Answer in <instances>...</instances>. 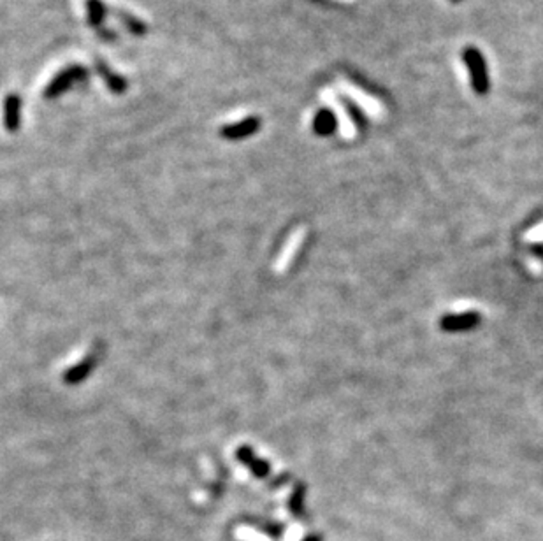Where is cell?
Returning <instances> with one entry per match:
<instances>
[{
  "instance_id": "1",
  "label": "cell",
  "mask_w": 543,
  "mask_h": 541,
  "mask_svg": "<svg viewBox=\"0 0 543 541\" xmlns=\"http://www.w3.org/2000/svg\"><path fill=\"white\" fill-rule=\"evenodd\" d=\"M462 58H464L468 70H470L471 86H473L475 93L486 95V93L489 92V76H487V66L484 55H482L477 48L470 46L464 50Z\"/></svg>"
},
{
  "instance_id": "2",
  "label": "cell",
  "mask_w": 543,
  "mask_h": 541,
  "mask_svg": "<svg viewBox=\"0 0 543 541\" xmlns=\"http://www.w3.org/2000/svg\"><path fill=\"white\" fill-rule=\"evenodd\" d=\"M86 74H88V70L83 66L66 67V69L60 70V72L48 83L46 90H44V97H46V99H57V97H60L62 93H66L73 85L83 81Z\"/></svg>"
},
{
  "instance_id": "3",
  "label": "cell",
  "mask_w": 543,
  "mask_h": 541,
  "mask_svg": "<svg viewBox=\"0 0 543 541\" xmlns=\"http://www.w3.org/2000/svg\"><path fill=\"white\" fill-rule=\"evenodd\" d=\"M339 85H341V92H343L350 101H354L355 104L361 106L368 115H371L373 118H380V116L385 115V109H383L381 102L377 101L373 95H370V93L364 92L362 88H359L357 85H354L352 81H345V79H341Z\"/></svg>"
},
{
  "instance_id": "4",
  "label": "cell",
  "mask_w": 543,
  "mask_h": 541,
  "mask_svg": "<svg viewBox=\"0 0 543 541\" xmlns=\"http://www.w3.org/2000/svg\"><path fill=\"white\" fill-rule=\"evenodd\" d=\"M480 322V313H477V311H464V313L445 315L439 320V327L444 328L445 333H466V331L477 327Z\"/></svg>"
},
{
  "instance_id": "5",
  "label": "cell",
  "mask_w": 543,
  "mask_h": 541,
  "mask_svg": "<svg viewBox=\"0 0 543 541\" xmlns=\"http://www.w3.org/2000/svg\"><path fill=\"white\" fill-rule=\"evenodd\" d=\"M260 125H263V121H260L258 116H247L245 120L236 121V124H229L220 128V135L229 141L245 139V137H250L255 132H258Z\"/></svg>"
},
{
  "instance_id": "6",
  "label": "cell",
  "mask_w": 543,
  "mask_h": 541,
  "mask_svg": "<svg viewBox=\"0 0 543 541\" xmlns=\"http://www.w3.org/2000/svg\"><path fill=\"white\" fill-rule=\"evenodd\" d=\"M95 70L99 72V76L104 79V83L108 85V88L111 90L113 93H116V95H122V93L127 92V79H125L124 76H120V74H116L115 70L109 69L108 63L104 62V60H100V58H97L95 60Z\"/></svg>"
},
{
  "instance_id": "7",
  "label": "cell",
  "mask_w": 543,
  "mask_h": 541,
  "mask_svg": "<svg viewBox=\"0 0 543 541\" xmlns=\"http://www.w3.org/2000/svg\"><path fill=\"white\" fill-rule=\"evenodd\" d=\"M21 118V99L16 93L6 97L4 102V125L9 132H16L19 128Z\"/></svg>"
},
{
  "instance_id": "8",
  "label": "cell",
  "mask_w": 543,
  "mask_h": 541,
  "mask_svg": "<svg viewBox=\"0 0 543 541\" xmlns=\"http://www.w3.org/2000/svg\"><path fill=\"white\" fill-rule=\"evenodd\" d=\"M86 16H88V21L95 30H100L104 27V19L106 14L109 12L108 6L102 2V0H86Z\"/></svg>"
},
{
  "instance_id": "9",
  "label": "cell",
  "mask_w": 543,
  "mask_h": 541,
  "mask_svg": "<svg viewBox=\"0 0 543 541\" xmlns=\"http://www.w3.org/2000/svg\"><path fill=\"white\" fill-rule=\"evenodd\" d=\"M338 128V118L332 115V111L324 109V111L316 112L315 120H313V130L318 135H331Z\"/></svg>"
},
{
  "instance_id": "10",
  "label": "cell",
  "mask_w": 543,
  "mask_h": 541,
  "mask_svg": "<svg viewBox=\"0 0 543 541\" xmlns=\"http://www.w3.org/2000/svg\"><path fill=\"white\" fill-rule=\"evenodd\" d=\"M113 12L118 16L120 21L125 25V28H127L132 35H135V37H143V35H146L148 25L144 23L143 19H139L137 16L131 14V12L127 11H113Z\"/></svg>"
},
{
  "instance_id": "11",
  "label": "cell",
  "mask_w": 543,
  "mask_h": 541,
  "mask_svg": "<svg viewBox=\"0 0 543 541\" xmlns=\"http://www.w3.org/2000/svg\"><path fill=\"white\" fill-rule=\"evenodd\" d=\"M238 457H239V460L247 464L248 468H250L257 476H266L267 473H269V464L264 462V460H260V459H257V457H255V453L251 452L250 449H247V446H243V449L239 450Z\"/></svg>"
},
{
  "instance_id": "12",
  "label": "cell",
  "mask_w": 543,
  "mask_h": 541,
  "mask_svg": "<svg viewBox=\"0 0 543 541\" xmlns=\"http://www.w3.org/2000/svg\"><path fill=\"white\" fill-rule=\"evenodd\" d=\"M92 367H93V359L83 360V362H79L77 366H74L73 369H69V371H67L66 382L67 383H79L82 380H85L86 376L90 375Z\"/></svg>"
},
{
  "instance_id": "13",
  "label": "cell",
  "mask_w": 543,
  "mask_h": 541,
  "mask_svg": "<svg viewBox=\"0 0 543 541\" xmlns=\"http://www.w3.org/2000/svg\"><path fill=\"white\" fill-rule=\"evenodd\" d=\"M97 35H99L100 39H104V41H116L118 39V35H116L115 30H111V28H100V30H97Z\"/></svg>"
},
{
  "instance_id": "14",
  "label": "cell",
  "mask_w": 543,
  "mask_h": 541,
  "mask_svg": "<svg viewBox=\"0 0 543 541\" xmlns=\"http://www.w3.org/2000/svg\"><path fill=\"white\" fill-rule=\"evenodd\" d=\"M526 237H528L529 241H538V239H543V224L540 225V227H536L535 230H533V232H529V234H528V236H526Z\"/></svg>"
},
{
  "instance_id": "15",
  "label": "cell",
  "mask_w": 543,
  "mask_h": 541,
  "mask_svg": "<svg viewBox=\"0 0 543 541\" xmlns=\"http://www.w3.org/2000/svg\"><path fill=\"white\" fill-rule=\"evenodd\" d=\"M301 502H303V489H299V491L296 492V495H294V499H292V508H294V510H299Z\"/></svg>"
},
{
  "instance_id": "16",
  "label": "cell",
  "mask_w": 543,
  "mask_h": 541,
  "mask_svg": "<svg viewBox=\"0 0 543 541\" xmlns=\"http://www.w3.org/2000/svg\"><path fill=\"white\" fill-rule=\"evenodd\" d=\"M305 541H322V540H320L318 536H309L308 540H305Z\"/></svg>"
},
{
  "instance_id": "17",
  "label": "cell",
  "mask_w": 543,
  "mask_h": 541,
  "mask_svg": "<svg viewBox=\"0 0 543 541\" xmlns=\"http://www.w3.org/2000/svg\"><path fill=\"white\" fill-rule=\"evenodd\" d=\"M452 2H459V0H452Z\"/></svg>"
}]
</instances>
